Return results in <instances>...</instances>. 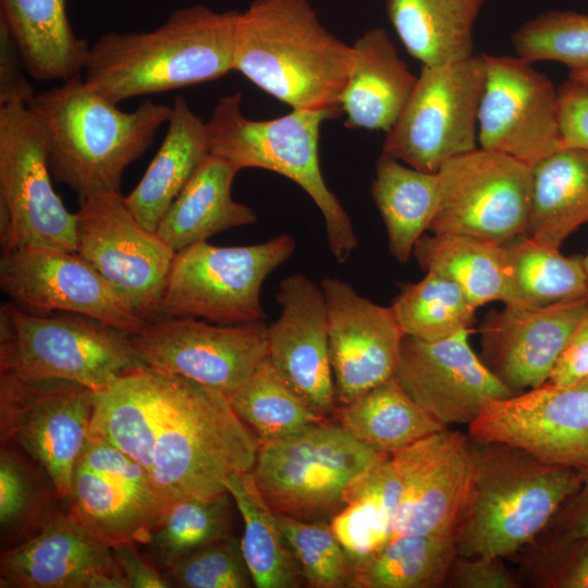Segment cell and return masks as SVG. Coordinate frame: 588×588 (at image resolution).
Masks as SVG:
<instances>
[{"label": "cell", "mask_w": 588, "mask_h": 588, "mask_svg": "<svg viewBox=\"0 0 588 588\" xmlns=\"http://www.w3.org/2000/svg\"><path fill=\"white\" fill-rule=\"evenodd\" d=\"M569 79L588 84V65L569 70Z\"/></svg>", "instance_id": "cell-54"}, {"label": "cell", "mask_w": 588, "mask_h": 588, "mask_svg": "<svg viewBox=\"0 0 588 588\" xmlns=\"http://www.w3.org/2000/svg\"><path fill=\"white\" fill-rule=\"evenodd\" d=\"M504 245L507 255L504 304L540 307L588 296L583 258L564 256L558 248L527 235Z\"/></svg>", "instance_id": "cell-36"}, {"label": "cell", "mask_w": 588, "mask_h": 588, "mask_svg": "<svg viewBox=\"0 0 588 588\" xmlns=\"http://www.w3.org/2000/svg\"><path fill=\"white\" fill-rule=\"evenodd\" d=\"M130 338L144 365L191 379L228 397L268 356L264 320L222 324L159 316L146 320Z\"/></svg>", "instance_id": "cell-14"}, {"label": "cell", "mask_w": 588, "mask_h": 588, "mask_svg": "<svg viewBox=\"0 0 588 588\" xmlns=\"http://www.w3.org/2000/svg\"><path fill=\"white\" fill-rule=\"evenodd\" d=\"M354 48L331 34L308 0H254L240 12L234 71L293 110L342 114Z\"/></svg>", "instance_id": "cell-3"}, {"label": "cell", "mask_w": 588, "mask_h": 588, "mask_svg": "<svg viewBox=\"0 0 588 588\" xmlns=\"http://www.w3.org/2000/svg\"><path fill=\"white\" fill-rule=\"evenodd\" d=\"M21 51L7 26L0 22V106L23 102L26 106L36 93L25 74Z\"/></svg>", "instance_id": "cell-50"}, {"label": "cell", "mask_w": 588, "mask_h": 588, "mask_svg": "<svg viewBox=\"0 0 588 588\" xmlns=\"http://www.w3.org/2000/svg\"><path fill=\"white\" fill-rule=\"evenodd\" d=\"M371 195L384 222L391 254L407 262L437 212L438 173L417 170L382 152L376 162Z\"/></svg>", "instance_id": "cell-31"}, {"label": "cell", "mask_w": 588, "mask_h": 588, "mask_svg": "<svg viewBox=\"0 0 588 588\" xmlns=\"http://www.w3.org/2000/svg\"><path fill=\"white\" fill-rule=\"evenodd\" d=\"M469 330L421 341L404 335L394 378L441 424L469 425L486 402L516 394L471 348Z\"/></svg>", "instance_id": "cell-19"}, {"label": "cell", "mask_w": 588, "mask_h": 588, "mask_svg": "<svg viewBox=\"0 0 588 588\" xmlns=\"http://www.w3.org/2000/svg\"><path fill=\"white\" fill-rule=\"evenodd\" d=\"M40 127L23 102L0 106V243L76 252V216L51 183Z\"/></svg>", "instance_id": "cell-11"}, {"label": "cell", "mask_w": 588, "mask_h": 588, "mask_svg": "<svg viewBox=\"0 0 588 588\" xmlns=\"http://www.w3.org/2000/svg\"><path fill=\"white\" fill-rule=\"evenodd\" d=\"M486 81L478 110V147L530 168L562 148L559 90L518 56L483 54Z\"/></svg>", "instance_id": "cell-17"}, {"label": "cell", "mask_w": 588, "mask_h": 588, "mask_svg": "<svg viewBox=\"0 0 588 588\" xmlns=\"http://www.w3.org/2000/svg\"><path fill=\"white\" fill-rule=\"evenodd\" d=\"M588 378V311L572 332L549 382L571 384Z\"/></svg>", "instance_id": "cell-52"}, {"label": "cell", "mask_w": 588, "mask_h": 588, "mask_svg": "<svg viewBox=\"0 0 588 588\" xmlns=\"http://www.w3.org/2000/svg\"><path fill=\"white\" fill-rule=\"evenodd\" d=\"M295 246L291 235L281 234L245 246H217L204 241L176 252L159 316L222 324L262 321V283L293 255Z\"/></svg>", "instance_id": "cell-9"}, {"label": "cell", "mask_w": 588, "mask_h": 588, "mask_svg": "<svg viewBox=\"0 0 588 588\" xmlns=\"http://www.w3.org/2000/svg\"><path fill=\"white\" fill-rule=\"evenodd\" d=\"M258 442L252 470L261 495L273 512L306 522L331 519L352 486L389 455L328 420Z\"/></svg>", "instance_id": "cell-8"}, {"label": "cell", "mask_w": 588, "mask_h": 588, "mask_svg": "<svg viewBox=\"0 0 588 588\" xmlns=\"http://www.w3.org/2000/svg\"><path fill=\"white\" fill-rule=\"evenodd\" d=\"M68 514L109 547L147 544L156 520L123 488L77 461Z\"/></svg>", "instance_id": "cell-39"}, {"label": "cell", "mask_w": 588, "mask_h": 588, "mask_svg": "<svg viewBox=\"0 0 588 588\" xmlns=\"http://www.w3.org/2000/svg\"><path fill=\"white\" fill-rule=\"evenodd\" d=\"M0 9L32 77L63 82L83 73L90 46L74 33L66 0H0Z\"/></svg>", "instance_id": "cell-28"}, {"label": "cell", "mask_w": 588, "mask_h": 588, "mask_svg": "<svg viewBox=\"0 0 588 588\" xmlns=\"http://www.w3.org/2000/svg\"><path fill=\"white\" fill-rule=\"evenodd\" d=\"M583 265H584V269H585V272H586V275H587V281H588V253L583 258Z\"/></svg>", "instance_id": "cell-55"}, {"label": "cell", "mask_w": 588, "mask_h": 588, "mask_svg": "<svg viewBox=\"0 0 588 588\" xmlns=\"http://www.w3.org/2000/svg\"><path fill=\"white\" fill-rule=\"evenodd\" d=\"M468 436L520 449L542 462L588 469V378L546 383L485 403Z\"/></svg>", "instance_id": "cell-16"}, {"label": "cell", "mask_w": 588, "mask_h": 588, "mask_svg": "<svg viewBox=\"0 0 588 588\" xmlns=\"http://www.w3.org/2000/svg\"><path fill=\"white\" fill-rule=\"evenodd\" d=\"M457 555L454 535H400L355 565L352 588H438Z\"/></svg>", "instance_id": "cell-37"}, {"label": "cell", "mask_w": 588, "mask_h": 588, "mask_svg": "<svg viewBox=\"0 0 588 588\" xmlns=\"http://www.w3.org/2000/svg\"><path fill=\"white\" fill-rule=\"evenodd\" d=\"M437 173L439 203L428 231L499 244L526 235L532 183L529 166L478 147L448 161Z\"/></svg>", "instance_id": "cell-13"}, {"label": "cell", "mask_w": 588, "mask_h": 588, "mask_svg": "<svg viewBox=\"0 0 588 588\" xmlns=\"http://www.w3.org/2000/svg\"><path fill=\"white\" fill-rule=\"evenodd\" d=\"M413 254L426 272H436L454 282L477 308L504 301L507 281L504 244L463 234L432 233L417 241Z\"/></svg>", "instance_id": "cell-35"}, {"label": "cell", "mask_w": 588, "mask_h": 588, "mask_svg": "<svg viewBox=\"0 0 588 588\" xmlns=\"http://www.w3.org/2000/svg\"><path fill=\"white\" fill-rule=\"evenodd\" d=\"M526 235L549 247L588 223V151L562 147L531 167Z\"/></svg>", "instance_id": "cell-29"}, {"label": "cell", "mask_w": 588, "mask_h": 588, "mask_svg": "<svg viewBox=\"0 0 588 588\" xmlns=\"http://www.w3.org/2000/svg\"><path fill=\"white\" fill-rule=\"evenodd\" d=\"M277 301L281 314L268 327V357L287 385L328 418L338 402L323 290L295 273L281 280Z\"/></svg>", "instance_id": "cell-22"}, {"label": "cell", "mask_w": 588, "mask_h": 588, "mask_svg": "<svg viewBox=\"0 0 588 588\" xmlns=\"http://www.w3.org/2000/svg\"><path fill=\"white\" fill-rule=\"evenodd\" d=\"M0 583L13 588H130L111 547L61 512L34 537L2 551Z\"/></svg>", "instance_id": "cell-24"}, {"label": "cell", "mask_w": 588, "mask_h": 588, "mask_svg": "<svg viewBox=\"0 0 588 588\" xmlns=\"http://www.w3.org/2000/svg\"><path fill=\"white\" fill-rule=\"evenodd\" d=\"M311 588H352L355 564L326 520L306 522L274 512Z\"/></svg>", "instance_id": "cell-43"}, {"label": "cell", "mask_w": 588, "mask_h": 588, "mask_svg": "<svg viewBox=\"0 0 588 588\" xmlns=\"http://www.w3.org/2000/svg\"><path fill=\"white\" fill-rule=\"evenodd\" d=\"M225 488L243 518L240 541L254 586L302 587L305 579L298 562L274 512L261 495L253 470L232 476Z\"/></svg>", "instance_id": "cell-34"}, {"label": "cell", "mask_w": 588, "mask_h": 588, "mask_svg": "<svg viewBox=\"0 0 588 588\" xmlns=\"http://www.w3.org/2000/svg\"><path fill=\"white\" fill-rule=\"evenodd\" d=\"M587 311L588 296L540 307L504 304L481 326L483 363L515 393L539 387Z\"/></svg>", "instance_id": "cell-23"}, {"label": "cell", "mask_w": 588, "mask_h": 588, "mask_svg": "<svg viewBox=\"0 0 588 588\" xmlns=\"http://www.w3.org/2000/svg\"><path fill=\"white\" fill-rule=\"evenodd\" d=\"M354 63L341 95L351 128L389 132L418 79L400 58L384 28L366 30L353 45Z\"/></svg>", "instance_id": "cell-25"}, {"label": "cell", "mask_w": 588, "mask_h": 588, "mask_svg": "<svg viewBox=\"0 0 588 588\" xmlns=\"http://www.w3.org/2000/svg\"><path fill=\"white\" fill-rule=\"evenodd\" d=\"M156 370L158 409L150 476L167 505L228 492L232 476L252 470L258 439L228 396L182 376Z\"/></svg>", "instance_id": "cell-4"}, {"label": "cell", "mask_w": 588, "mask_h": 588, "mask_svg": "<svg viewBox=\"0 0 588 588\" xmlns=\"http://www.w3.org/2000/svg\"><path fill=\"white\" fill-rule=\"evenodd\" d=\"M452 588H518L520 580L502 562V558L457 554L446 576Z\"/></svg>", "instance_id": "cell-48"}, {"label": "cell", "mask_w": 588, "mask_h": 588, "mask_svg": "<svg viewBox=\"0 0 588 588\" xmlns=\"http://www.w3.org/2000/svg\"><path fill=\"white\" fill-rule=\"evenodd\" d=\"M168 571L179 586L185 588L254 586L241 541L233 535L188 553Z\"/></svg>", "instance_id": "cell-45"}, {"label": "cell", "mask_w": 588, "mask_h": 588, "mask_svg": "<svg viewBox=\"0 0 588 588\" xmlns=\"http://www.w3.org/2000/svg\"><path fill=\"white\" fill-rule=\"evenodd\" d=\"M0 287L37 313H74L128 334L145 322L130 302L78 253L23 246L2 253Z\"/></svg>", "instance_id": "cell-18"}, {"label": "cell", "mask_w": 588, "mask_h": 588, "mask_svg": "<svg viewBox=\"0 0 588 588\" xmlns=\"http://www.w3.org/2000/svg\"><path fill=\"white\" fill-rule=\"evenodd\" d=\"M391 308L404 335L428 342L469 330L477 309L454 282L431 271L406 286Z\"/></svg>", "instance_id": "cell-42"}, {"label": "cell", "mask_w": 588, "mask_h": 588, "mask_svg": "<svg viewBox=\"0 0 588 588\" xmlns=\"http://www.w3.org/2000/svg\"><path fill=\"white\" fill-rule=\"evenodd\" d=\"M238 14L194 4L148 32L106 33L89 47L84 78L117 105L217 79L234 71Z\"/></svg>", "instance_id": "cell-2"}, {"label": "cell", "mask_w": 588, "mask_h": 588, "mask_svg": "<svg viewBox=\"0 0 588 588\" xmlns=\"http://www.w3.org/2000/svg\"><path fill=\"white\" fill-rule=\"evenodd\" d=\"M483 0H387V12L406 51L425 66L473 54V29Z\"/></svg>", "instance_id": "cell-30"}, {"label": "cell", "mask_w": 588, "mask_h": 588, "mask_svg": "<svg viewBox=\"0 0 588 588\" xmlns=\"http://www.w3.org/2000/svg\"><path fill=\"white\" fill-rule=\"evenodd\" d=\"M56 487L37 462L15 445H1L0 530L2 551L37 535L60 512Z\"/></svg>", "instance_id": "cell-38"}, {"label": "cell", "mask_w": 588, "mask_h": 588, "mask_svg": "<svg viewBox=\"0 0 588 588\" xmlns=\"http://www.w3.org/2000/svg\"><path fill=\"white\" fill-rule=\"evenodd\" d=\"M229 400L258 441L283 439L328 420L287 385L268 356Z\"/></svg>", "instance_id": "cell-40"}, {"label": "cell", "mask_w": 588, "mask_h": 588, "mask_svg": "<svg viewBox=\"0 0 588 588\" xmlns=\"http://www.w3.org/2000/svg\"><path fill=\"white\" fill-rule=\"evenodd\" d=\"M27 107L40 127L52 177L78 201L120 192L125 169L146 152L172 114V107L150 100L123 111L82 74L36 93Z\"/></svg>", "instance_id": "cell-1"}, {"label": "cell", "mask_w": 588, "mask_h": 588, "mask_svg": "<svg viewBox=\"0 0 588 588\" xmlns=\"http://www.w3.org/2000/svg\"><path fill=\"white\" fill-rule=\"evenodd\" d=\"M486 81L483 54L443 66L421 65L416 86L382 152L417 170L437 173L478 148L477 120Z\"/></svg>", "instance_id": "cell-10"}, {"label": "cell", "mask_w": 588, "mask_h": 588, "mask_svg": "<svg viewBox=\"0 0 588 588\" xmlns=\"http://www.w3.org/2000/svg\"><path fill=\"white\" fill-rule=\"evenodd\" d=\"M391 460L401 482L393 537L454 535L471 475L469 436L445 427Z\"/></svg>", "instance_id": "cell-20"}, {"label": "cell", "mask_w": 588, "mask_h": 588, "mask_svg": "<svg viewBox=\"0 0 588 588\" xmlns=\"http://www.w3.org/2000/svg\"><path fill=\"white\" fill-rule=\"evenodd\" d=\"M209 154L207 122L194 113L184 97L177 96L159 149L138 184L124 196L127 208L143 226L156 232L173 200Z\"/></svg>", "instance_id": "cell-27"}, {"label": "cell", "mask_w": 588, "mask_h": 588, "mask_svg": "<svg viewBox=\"0 0 588 588\" xmlns=\"http://www.w3.org/2000/svg\"><path fill=\"white\" fill-rule=\"evenodd\" d=\"M538 536L558 540L588 537V469H584L578 488Z\"/></svg>", "instance_id": "cell-51"}, {"label": "cell", "mask_w": 588, "mask_h": 588, "mask_svg": "<svg viewBox=\"0 0 588 588\" xmlns=\"http://www.w3.org/2000/svg\"><path fill=\"white\" fill-rule=\"evenodd\" d=\"M238 169L209 154L173 200L156 230L175 253L232 228L253 224L255 211L234 200L232 184Z\"/></svg>", "instance_id": "cell-26"}, {"label": "cell", "mask_w": 588, "mask_h": 588, "mask_svg": "<svg viewBox=\"0 0 588 588\" xmlns=\"http://www.w3.org/2000/svg\"><path fill=\"white\" fill-rule=\"evenodd\" d=\"M229 492L213 497H186L170 503L151 530L152 559L166 569L188 553L228 538Z\"/></svg>", "instance_id": "cell-41"}, {"label": "cell", "mask_w": 588, "mask_h": 588, "mask_svg": "<svg viewBox=\"0 0 588 588\" xmlns=\"http://www.w3.org/2000/svg\"><path fill=\"white\" fill-rule=\"evenodd\" d=\"M471 475L454 538L457 554L507 558L531 542L578 488L584 469L469 437Z\"/></svg>", "instance_id": "cell-5"}, {"label": "cell", "mask_w": 588, "mask_h": 588, "mask_svg": "<svg viewBox=\"0 0 588 588\" xmlns=\"http://www.w3.org/2000/svg\"><path fill=\"white\" fill-rule=\"evenodd\" d=\"M338 117L328 110H292L270 120H250L242 111L237 91L218 99L207 128L210 154L238 171H272L303 188L323 217L330 252L336 261L345 262L358 240L348 215L326 184L319 162L321 124Z\"/></svg>", "instance_id": "cell-6"}, {"label": "cell", "mask_w": 588, "mask_h": 588, "mask_svg": "<svg viewBox=\"0 0 588 588\" xmlns=\"http://www.w3.org/2000/svg\"><path fill=\"white\" fill-rule=\"evenodd\" d=\"M516 56L555 61L572 69L588 65V14L549 11L522 24L512 35Z\"/></svg>", "instance_id": "cell-44"}, {"label": "cell", "mask_w": 588, "mask_h": 588, "mask_svg": "<svg viewBox=\"0 0 588 588\" xmlns=\"http://www.w3.org/2000/svg\"><path fill=\"white\" fill-rule=\"evenodd\" d=\"M78 460L123 488L157 524L168 505L142 464L90 431Z\"/></svg>", "instance_id": "cell-47"}, {"label": "cell", "mask_w": 588, "mask_h": 588, "mask_svg": "<svg viewBox=\"0 0 588 588\" xmlns=\"http://www.w3.org/2000/svg\"><path fill=\"white\" fill-rule=\"evenodd\" d=\"M130 334L74 313H37L12 301L0 306V372L62 379L102 391L143 366Z\"/></svg>", "instance_id": "cell-7"}, {"label": "cell", "mask_w": 588, "mask_h": 588, "mask_svg": "<svg viewBox=\"0 0 588 588\" xmlns=\"http://www.w3.org/2000/svg\"><path fill=\"white\" fill-rule=\"evenodd\" d=\"M329 350L338 405L394 377L404 333L391 307L359 295L347 282L327 277Z\"/></svg>", "instance_id": "cell-21"}, {"label": "cell", "mask_w": 588, "mask_h": 588, "mask_svg": "<svg viewBox=\"0 0 588 588\" xmlns=\"http://www.w3.org/2000/svg\"><path fill=\"white\" fill-rule=\"evenodd\" d=\"M400 497L401 482L391 454L371 466L347 492L345 506L329 524L355 565L392 539Z\"/></svg>", "instance_id": "cell-32"}, {"label": "cell", "mask_w": 588, "mask_h": 588, "mask_svg": "<svg viewBox=\"0 0 588 588\" xmlns=\"http://www.w3.org/2000/svg\"><path fill=\"white\" fill-rule=\"evenodd\" d=\"M334 414L352 437L388 454L446 427L418 405L394 377L338 405Z\"/></svg>", "instance_id": "cell-33"}, {"label": "cell", "mask_w": 588, "mask_h": 588, "mask_svg": "<svg viewBox=\"0 0 588 588\" xmlns=\"http://www.w3.org/2000/svg\"><path fill=\"white\" fill-rule=\"evenodd\" d=\"M76 253L95 268L146 320L159 306L175 252L143 226L121 192H106L79 201Z\"/></svg>", "instance_id": "cell-15"}, {"label": "cell", "mask_w": 588, "mask_h": 588, "mask_svg": "<svg viewBox=\"0 0 588 588\" xmlns=\"http://www.w3.org/2000/svg\"><path fill=\"white\" fill-rule=\"evenodd\" d=\"M95 403L96 392L74 381L0 372L1 445H15L40 464L59 500L71 499Z\"/></svg>", "instance_id": "cell-12"}, {"label": "cell", "mask_w": 588, "mask_h": 588, "mask_svg": "<svg viewBox=\"0 0 588 588\" xmlns=\"http://www.w3.org/2000/svg\"><path fill=\"white\" fill-rule=\"evenodd\" d=\"M130 588H166L171 584L136 548V542L126 541L111 547Z\"/></svg>", "instance_id": "cell-53"}, {"label": "cell", "mask_w": 588, "mask_h": 588, "mask_svg": "<svg viewBox=\"0 0 588 588\" xmlns=\"http://www.w3.org/2000/svg\"><path fill=\"white\" fill-rule=\"evenodd\" d=\"M558 90L562 146L588 151V84L568 78Z\"/></svg>", "instance_id": "cell-49"}, {"label": "cell", "mask_w": 588, "mask_h": 588, "mask_svg": "<svg viewBox=\"0 0 588 588\" xmlns=\"http://www.w3.org/2000/svg\"><path fill=\"white\" fill-rule=\"evenodd\" d=\"M519 551L524 552L523 569L531 586L588 588V537L558 540L537 536Z\"/></svg>", "instance_id": "cell-46"}]
</instances>
